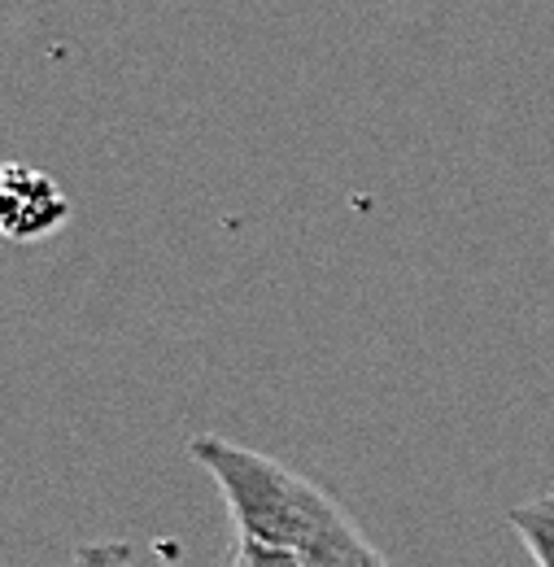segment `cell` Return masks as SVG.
I'll return each mask as SVG.
<instances>
[{
    "label": "cell",
    "instance_id": "6da1fadb",
    "mask_svg": "<svg viewBox=\"0 0 554 567\" xmlns=\"http://www.w3.org/2000/svg\"><path fill=\"white\" fill-rule=\"evenodd\" d=\"M188 454L218 485V494L232 511L236 537L271 542V546H288V550L306 555L346 515L337 506V497H328L315 481L297 476L271 454H258L227 436H209V432L193 436Z\"/></svg>",
    "mask_w": 554,
    "mask_h": 567
},
{
    "label": "cell",
    "instance_id": "277c9868",
    "mask_svg": "<svg viewBox=\"0 0 554 567\" xmlns=\"http://www.w3.org/2000/svg\"><path fill=\"white\" fill-rule=\"evenodd\" d=\"M227 567H306V559L288 546H271V542H254V537H236V555Z\"/></svg>",
    "mask_w": 554,
    "mask_h": 567
},
{
    "label": "cell",
    "instance_id": "5b68a950",
    "mask_svg": "<svg viewBox=\"0 0 554 567\" xmlns=\"http://www.w3.org/2000/svg\"><path fill=\"white\" fill-rule=\"evenodd\" d=\"M132 546L123 542H101V546H83L74 555V567H132Z\"/></svg>",
    "mask_w": 554,
    "mask_h": 567
},
{
    "label": "cell",
    "instance_id": "7a4b0ae2",
    "mask_svg": "<svg viewBox=\"0 0 554 567\" xmlns=\"http://www.w3.org/2000/svg\"><path fill=\"white\" fill-rule=\"evenodd\" d=\"M70 218V197L62 184L35 166L9 162L0 175V227L9 240H44Z\"/></svg>",
    "mask_w": 554,
    "mask_h": 567
},
{
    "label": "cell",
    "instance_id": "3957f363",
    "mask_svg": "<svg viewBox=\"0 0 554 567\" xmlns=\"http://www.w3.org/2000/svg\"><path fill=\"white\" fill-rule=\"evenodd\" d=\"M511 528L520 533L524 550L533 555L537 567H554V494L529 497L524 506H515L511 515Z\"/></svg>",
    "mask_w": 554,
    "mask_h": 567
}]
</instances>
